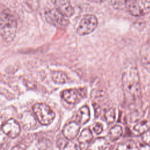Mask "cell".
Instances as JSON below:
<instances>
[{
  "mask_svg": "<svg viewBox=\"0 0 150 150\" xmlns=\"http://www.w3.org/2000/svg\"><path fill=\"white\" fill-rule=\"evenodd\" d=\"M93 135L91 131L89 128L84 129L80 133L78 142L80 150H88L89 145L92 141Z\"/></svg>",
  "mask_w": 150,
  "mask_h": 150,
  "instance_id": "8fae6325",
  "label": "cell"
},
{
  "mask_svg": "<svg viewBox=\"0 0 150 150\" xmlns=\"http://www.w3.org/2000/svg\"><path fill=\"white\" fill-rule=\"evenodd\" d=\"M52 80L59 84H63L67 82L68 77L67 74L62 71H54L52 73Z\"/></svg>",
  "mask_w": 150,
  "mask_h": 150,
  "instance_id": "2e32d148",
  "label": "cell"
},
{
  "mask_svg": "<svg viewBox=\"0 0 150 150\" xmlns=\"http://www.w3.org/2000/svg\"><path fill=\"white\" fill-rule=\"evenodd\" d=\"M134 142L131 140L122 142L118 144L117 150H132L134 148Z\"/></svg>",
  "mask_w": 150,
  "mask_h": 150,
  "instance_id": "7402d4cb",
  "label": "cell"
},
{
  "mask_svg": "<svg viewBox=\"0 0 150 150\" xmlns=\"http://www.w3.org/2000/svg\"><path fill=\"white\" fill-rule=\"evenodd\" d=\"M63 150H78V146L75 142L69 141L64 145Z\"/></svg>",
  "mask_w": 150,
  "mask_h": 150,
  "instance_id": "cb8c5ba5",
  "label": "cell"
},
{
  "mask_svg": "<svg viewBox=\"0 0 150 150\" xmlns=\"http://www.w3.org/2000/svg\"><path fill=\"white\" fill-rule=\"evenodd\" d=\"M108 145L107 139L104 137H98L91 142L88 150H104Z\"/></svg>",
  "mask_w": 150,
  "mask_h": 150,
  "instance_id": "5bb4252c",
  "label": "cell"
},
{
  "mask_svg": "<svg viewBox=\"0 0 150 150\" xmlns=\"http://www.w3.org/2000/svg\"><path fill=\"white\" fill-rule=\"evenodd\" d=\"M28 8L31 11H35L39 6L40 0H23Z\"/></svg>",
  "mask_w": 150,
  "mask_h": 150,
  "instance_id": "ffe728a7",
  "label": "cell"
},
{
  "mask_svg": "<svg viewBox=\"0 0 150 150\" xmlns=\"http://www.w3.org/2000/svg\"><path fill=\"white\" fill-rule=\"evenodd\" d=\"M122 134V128L119 125H115L111 128L108 132V137L112 141L120 138Z\"/></svg>",
  "mask_w": 150,
  "mask_h": 150,
  "instance_id": "e0dca14e",
  "label": "cell"
},
{
  "mask_svg": "<svg viewBox=\"0 0 150 150\" xmlns=\"http://www.w3.org/2000/svg\"><path fill=\"white\" fill-rule=\"evenodd\" d=\"M98 25L97 17L92 14H87L83 16L76 29L79 36H86L93 33Z\"/></svg>",
  "mask_w": 150,
  "mask_h": 150,
  "instance_id": "277c9868",
  "label": "cell"
},
{
  "mask_svg": "<svg viewBox=\"0 0 150 150\" xmlns=\"http://www.w3.org/2000/svg\"><path fill=\"white\" fill-rule=\"evenodd\" d=\"M38 147L39 150H52L51 142L46 139H43L40 141L38 143Z\"/></svg>",
  "mask_w": 150,
  "mask_h": 150,
  "instance_id": "44dd1931",
  "label": "cell"
},
{
  "mask_svg": "<svg viewBox=\"0 0 150 150\" xmlns=\"http://www.w3.org/2000/svg\"><path fill=\"white\" fill-rule=\"evenodd\" d=\"M26 146L23 144H19L13 146L11 150H26Z\"/></svg>",
  "mask_w": 150,
  "mask_h": 150,
  "instance_id": "4316f807",
  "label": "cell"
},
{
  "mask_svg": "<svg viewBox=\"0 0 150 150\" xmlns=\"http://www.w3.org/2000/svg\"><path fill=\"white\" fill-rule=\"evenodd\" d=\"M104 118L108 124L114 122L115 120V111L114 109L112 108L107 109L104 113Z\"/></svg>",
  "mask_w": 150,
  "mask_h": 150,
  "instance_id": "ac0fdd59",
  "label": "cell"
},
{
  "mask_svg": "<svg viewBox=\"0 0 150 150\" xmlns=\"http://www.w3.org/2000/svg\"><path fill=\"white\" fill-rule=\"evenodd\" d=\"M44 15L46 22L57 28H65L69 23L67 18L55 8H47L45 11Z\"/></svg>",
  "mask_w": 150,
  "mask_h": 150,
  "instance_id": "5b68a950",
  "label": "cell"
},
{
  "mask_svg": "<svg viewBox=\"0 0 150 150\" xmlns=\"http://www.w3.org/2000/svg\"><path fill=\"white\" fill-rule=\"evenodd\" d=\"M32 108L38 122L42 125H49L55 118L54 112L45 103H36Z\"/></svg>",
  "mask_w": 150,
  "mask_h": 150,
  "instance_id": "3957f363",
  "label": "cell"
},
{
  "mask_svg": "<svg viewBox=\"0 0 150 150\" xmlns=\"http://www.w3.org/2000/svg\"><path fill=\"white\" fill-rule=\"evenodd\" d=\"M90 118V110L89 107L85 105L79 108L76 114L77 122L80 125L86 124Z\"/></svg>",
  "mask_w": 150,
  "mask_h": 150,
  "instance_id": "4fadbf2b",
  "label": "cell"
},
{
  "mask_svg": "<svg viewBox=\"0 0 150 150\" xmlns=\"http://www.w3.org/2000/svg\"><path fill=\"white\" fill-rule=\"evenodd\" d=\"M142 139L144 142L150 145V129L142 134Z\"/></svg>",
  "mask_w": 150,
  "mask_h": 150,
  "instance_id": "484cf974",
  "label": "cell"
},
{
  "mask_svg": "<svg viewBox=\"0 0 150 150\" xmlns=\"http://www.w3.org/2000/svg\"><path fill=\"white\" fill-rule=\"evenodd\" d=\"M139 56L142 65L150 73V43H146L141 46Z\"/></svg>",
  "mask_w": 150,
  "mask_h": 150,
  "instance_id": "7c38bea8",
  "label": "cell"
},
{
  "mask_svg": "<svg viewBox=\"0 0 150 150\" xmlns=\"http://www.w3.org/2000/svg\"><path fill=\"white\" fill-rule=\"evenodd\" d=\"M80 129V125L76 121H72L64 126L62 133L65 138L71 140L77 136Z\"/></svg>",
  "mask_w": 150,
  "mask_h": 150,
  "instance_id": "30bf717a",
  "label": "cell"
},
{
  "mask_svg": "<svg viewBox=\"0 0 150 150\" xmlns=\"http://www.w3.org/2000/svg\"><path fill=\"white\" fill-rule=\"evenodd\" d=\"M134 16H141L150 13V0H129L126 6Z\"/></svg>",
  "mask_w": 150,
  "mask_h": 150,
  "instance_id": "8992f818",
  "label": "cell"
},
{
  "mask_svg": "<svg viewBox=\"0 0 150 150\" xmlns=\"http://www.w3.org/2000/svg\"><path fill=\"white\" fill-rule=\"evenodd\" d=\"M150 129V120H142L133 127V131L137 135H142Z\"/></svg>",
  "mask_w": 150,
  "mask_h": 150,
  "instance_id": "9a60e30c",
  "label": "cell"
},
{
  "mask_svg": "<svg viewBox=\"0 0 150 150\" xmlns=\"http://www.w3.org/2000/svg\"><path fill=\"white\" fill-rule=\"evenodd\" d=\"M1 128L5 135L12 138H16L21 132L20 125L18 121L13 118L9 119L4 122Z\"/></svg>",
  "mask_w": 150,
  "mask_h": 150,
  "instance_id": "52a82bcc",
  "label": "cell"
},
{
  "mask_svg": "<svg viewBox=\"0 0 150 150\" xmlns=\"http://www.w3.org/2000/svg\"><path fill=\"white\" fill-rule=\"evenodd\" d=\"M62 97L67 103L75 104L80 101L82 94L76 88H69L62 91Z\"/></svg>",
  "mask_w": 150,
  "mask_h": 150,
  "instance_id": "9c48e42d",
  "label": "cell"
},
{
  "mask_svg": "<svg viewBox=\"0 0 150 150\" xmlns=\"http://www.w3.org/2000/svg\"><path fill=\"white\" fill-rule=\"evenodd\" d=\"M93 130L96 134H101L103 131V125L100 122H96L92 127Z\"/></svg>",
  "mask_w": 150,
  "mask_h": 150,
  "instance_id": "603a6c76",
  "label": "cell"
},
{
  "mask_svg": "<svg viewBox=\"0 0 150 150\" xmlns=\"http://www.w3.org/2000/svg\"><path fill=\"white\" fill-rule=\"evenodd\" d=\"M136 146L138 150H150V145L145 142H138Z\"/></svg>",
  "mask_w": 150,
  "mask_h": 150,
  "instance_id": "d4e9b609",
  "label": "cell"
},
{
  "mask_svg": "<svg viewBox=\"0 0 150 150\" xmlns=\"http://www.w3.org/2000/svg\"><path fill=\"white\" fill-rule=\"evenodd\" d=\"M54 8L67 18L71 17L74 13V9L70 0H51Z\"/></svg>",
  "mask_w": 150,
  "mask_h": 150,
  "instance_id": "ba28073f",
  "label": "cell"
},
{
  "mask_svg": "<svg viewBox=\"0 0 150 150\" xmlns=\"http://www.w3.org/2000/svg\"><path fill=\"white\" fill-rule=\"evenodd\" d=\"M18 28V22L14 14L9 9L0 12V35L4 41L11 42L15 39Z\"/></svg>",
  "mask_w": 150,
  "mask_h": 150,
  "instance_id": "7a4b0ae2",
  "label": "cell"
},
{
  "mask_svg": "<svg viewBox=\"0 0 150 150\" xmlns=\"http://www.w3.org/2000/svg\"><path fill=\"white\" fill-rule=\"evenodd\" d=\"M129 0H111V6L115 9L122 10L126 8Z\"/></svg>",
  "mask_w": 150,
  "mask_h": 150,
  "instance_id": "d6986e66",
  "label": "cell"
},
{
  "mask_svg": "<svg viewBox=\"0 0 150 150\" xmlns=\"http://www.w3.org/2000/svg\"><path fill=\"white\" fill-rule=\"evenodd\" d=\"M122 86L125 101L131 110H137L142 105V93L138 71L133 65L127 66L122 74Z\"/></svg>",
  "mask_w": 150,
  "mask_h": 150,
  "instance_id": "6da1fadb",
  "label": "cell"
},
{
  "mask_svg": "<svg viewBox=\"0 0 150 150\" xmlns=\"http://www.w3.org/2000/svg\"><path fill=\"white\" fill-rule=\"evenodd\" d=\"M87 1L95 4H100L105 2L106 0H87Z\"/></svg>",
  "mask_w": 150,
  "mask_h": 150,
  "instance_id": "83f0119b",
  "label": "cell"
}]
</instances>
